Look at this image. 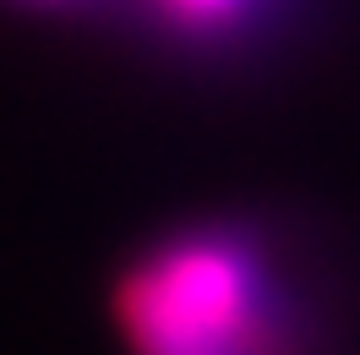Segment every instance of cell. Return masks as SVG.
<instances>
[{
	"label": "cell",
	"mask_w": 360,
	"mask_h": 355,
	"mask_svg": "<svg viewBox=\"0 0 360 355\" xmlns=\"http://www.w3.org/2000/svg\"><path fill=\"white\" fill-rule=\"evenodd\" d=\"M110 317L126 355H328L284 230L257 213H197L115 268Z\"/></svg>",
	"instance_id": "obj_1"
},
{
	"label": "cell",
	"mask_w": 360,
	"mask_h": 355,
	"mask_svg": "<svg viewBox=\"0 0 360 355\" xmlns=\"http://www.w3.org/2000/svg\"><path fill=\"white\" fill-rule=\"evenodd\" d=\"M338 0H120L110 39L180 82H257L322 39Z\"/></svg>",
	"instance_id": "obj_2"
},
{
	"label": "cell",
	"mask_w": 360,
	"mask_h": 355,
	"mask_svg": "<svg viewBox=\"0 0 360 355\" xmlns=\"http://www.w3.org/2000/svg\"><path fill=\"white\" fill-rule=\"evenodd\" d=\"M115 6L120 0H0V11H11L22 23L60 27V33H98V39H110Z\"/></svg>",
	"instance_id": "obj_3"
}]
</instances>
